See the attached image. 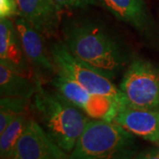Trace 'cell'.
<instances>
[{
	"instance_id": "obj_1",
	"label": "cell",
	"mask_w": 159,
	"mask_h": 159,
	"mask_svg": "<svg viewBox=\"0 0 159 159\" xmlns=\"http://www.w3.org/2000/svg\"><path fill=\"white\" fill-rule=\"evenodd\" d=\"M62 34L64 43L74 57L111 80L129 62L123 45L100 23L72 20L63 26Z\"/></svg>"
},
{
	"instance_id": "obj_2",
	"label": "cell",
	"mask_w": 159,
	"mask_h": 159,
	"mask_svg": "<svg viewBox=\"0 0 159 159\" xmlns=\"http://www.w3.org/2000/svg\"><path fill=\"white\" fill-rule=\"evenodd\" d=\"M37 89L33 97V110L37 121L53 142L70 153L83 133L88 115L55 89H45L36 78Z\"/></svg>"
},
{
	"instance_id": "obj_3",
	"label": "cell",
	"mask_w": 159,
	"mask_h": 159,
	"mask_svg": "<svg viewBox=\"0 0 159 159\" xmlns=\"http://www.w3.org/2000/svg\"><path fill=\"white\" fill-rule=\"evenodd\" d=\"M135 135L115 121L90 119L68 159H134Z\"/></svg>"
},
{
	"instance_id": "obj_4",
	"label": "cell",
	"mask_w": 159,
	"mask_h": 159,
	"mask_svg": "<svg viewBox=\"0 0 159 159\" xmlns=\"http://www.w3.org/2000/svg\"><path fill=\"white\" fill-rule=\"evenodd\" d=\"M50 52L57 73L67 76L95 94L112 98L119 106L124 105L122 93L112 82V80L74 57L63 41L52 43Z\"/></svg>"
},
{
	"instance_id": "obj_5",
	"label": "cell",
	"mask_w": 159,
	"mask_h": 159,
	"mask_svg": "<svg viewBox=\"0 0 159 159\" xmlns=\"http://www.w3.org/2000/svg\"><path fill=\"white\" fill-rule=\"evenodd\" d=\"M119 89L125 106L159 111V67L145 59H134L125 70Z\"/></svg>"
},
{
	"instance_id": "obj_6",
	"label": "cell",
	"mask_w": 159,
	"mask_h": 159,
	"mask_svg": "<svg viewBox=\"0 0 159 159\" xmlns=\"http://www.w3.org/2000/svg\"><path fill=\"white\" fill-rule=\"evenodd\" d=\"M51 85L89 118L114 121L118 114L119 104L112 98L95 94L64 74L56 73L51 80Z\"/></svg>"
},
{
	"instance_id": "obj_7",
	"label": "cell",
	"mask_w": 159,
	"mask_h": 159,
	"mask_svg": "<svg viewBox=\"0 0 159 159\" xmlns=\"http://www.w3.org/2000/svg\"><path fill=\"white\" fill-rule=\"evenodd\" d=\"M67 154L31 117L9 159H68Z\"/></svg>"
},
{
	"instance_id": "obj_8",
	"label": "cell",
	"mask_w": 159,
	"mask_h": 159,
	"mask_svg": "<svg viewBox=\"0 0 159 159\" xmlns=\"http://www.w3.org/2000/svg\"><path fill=\"white\" fill-rule=\"evenodd\" d=\"M14 24L27 59L36 72V78L50 77L57 73L51 52L46 50L43 35L20 16L16 19Z\"/></svg>"
},
{
	"instance_id": "obj_9",
	"label": "cell",
	"mask_w": 159,
	"mask_h": 159,
	"mask_svg": "<svg viewBox=\"0 0 159 159\" xmlns=\"http://www.w3.org/2000/svg\"><path fill=\"white\" fill-rule=\"evenodd\" d=\"M116 19L133 27L142 36L152 39L155 23L143 0H98Z\"/></svg>"
},
{
	"instance_id": "obj_10",
	"label": "cell",
	"mask_w": 159,
	"mask_h": 159,
	"mask_svg": "<svg viewBox=\"0 0 159 159\" xmlns=\"http://www.w3.org/2000/svg\"><path fill=\"white\" fill-rule=\"evenodd\" d=\"M19 16L28 20L43 36L57 34L60 9L54 0H17Z\"/></svg>"
},
{
	"instance_id": "obj_11",
	"label": "cell",
	"mask_w": 159,
	"mask_h": 159,
	"mask_svg": "<svg viewBox=\"0 0 159 159\" xmlns=\"http://www.w3.org/2000/svg\"><path fill=\"white\" fill-rule=\"evenodd\" d=\"M114 121L136 136L159 143V111L140 110L121 105Z\"/></svg>"
},
{
	"instance_id": "obj_12",
	"label": "cell",
	"mask_w": 159,
	"mask_h": 159,
	"mask_svg": "<svg viewBox=\"0 0 159 159\" xmlns=\"http://www.w3.org/2000/svg\"><path fill=\"white\" fill-rule=\"evenodd\" d=\"M0 61L30 76L29 61L15 24L10 19H1L0 20Z\"/></svg>"
},
{
	"instance_id": "obj_13",
	"label": "cell",
	"mask_w": 159,
	"mask_h": 159,
	"mask_svg": "<svg viewBox=\"0 0 159 159\" xmlns=\"http://www.w3.org/2000/svg\"><path fill=\"white\" fill-rule=\"evenodd\" d=\"M37 89L36 80L12 68L0 61V93L1 97H19L31 99Z\"/></svg>"
},
{
	"instance_id": "obj_14",
	"label": "cell",
	"mask_w": 159,
	"mask_h": 159,
	"mask_svg": "<svg viewBox=\"0 0 159 159\" xmlns=\"http://www.w3.org/2000/svg\"><path fill=\"white\" fill-rule=\"evenodd\" d=\"M30 118L28 111L20 114L5 130L0 133L1 159H9L11 157L17 142L29 124Z\"/></svg>"
},
{
	"instance_id": "obj_15",
	"label": "cell",
	"mask_w": 159,
	"mask_h": 159,
	"mask_svg": "<svg viewBox=\"0 0 159 159\" xmlns=\"http://www.w3.org/2000/svg\"><path fill=\"white\" fill-rule=\"evenodd\" d=\"M30 99L19 97H1L0 133L6 129L20 114L28 111Z\"/></svg>"
},
{
	"instance_id": "obj_16",
	"label": "cell",
	"mask_w": 159,
	"mask_h": 159,
	"mask_svg": "<svg viewBox=\"0 0 159 159\" xmlns=\"http://www.w3.org/2000/svg\"><path fill=\"white\" fill-rule=\"evenodd\" d=\"M57 7L62 9H79L97 5L98 0H54Z\"/></svg>"
},
{
	"instance_id": "obj_17",
	"label": "cell",
	"mask_w": 159,
	"mask_h": 159,
	"mask_svg": "<svg viewBox=\"0 0 159 159\" xmlns=\"http://www.w3.org/2000/svg\"><path fill=\"white\" fill-rule=\"evenodd\" d=\"M19 14L17 0H0V18L10 19Z\"/></svg>"
},
{
	"instance_id": "obj_18",
	"label": "cell",
	"mask_w": 159,
	"mask_h": 159,
	"mask_svg": "<svg viewBox=\"0 0 159 159\" xmlns=\"http://www.w3.org/2000/svg\"><path fill=\"white\" fill-rule=\"evenodd\" d=\"M134 159H159V148H152L142 151Z\"/></svg>"
}]
</instances>
